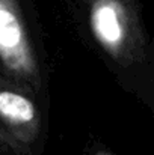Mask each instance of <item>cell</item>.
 <instances>
[{
  "label": "cell",
  "mask_w": 154,
  "mask_h": 155,
  "mask_svg": "<svg viewBox=\"0 0 154 155\" xmlns=\"http://www.w3.org/2000/svg\"><path fill=\"white\" fill-rule=\"evenodd\" d=\"M41 133V114L32 94L0 77V145L29 152Z\"/></svg>",
  "instance_id": "3"
},
{
  "label": "cell",
  "mask_w": 154,
  "mask_h": 155,
  "mask_svg": "<svg viewBox=\"0 0 154 155\" xmlns=\"http://www.w3.org/2000/svg\"><path fill=\"white\" fill-rule=\"evenodd\" d=\"M86 24L109 59L132 68L145 57V32L138 0H80Z\"/></svg>",
  "instance_id": "1"
},
{
  "label": "cell",
  "mask_w": 154,
  "mask_h": 155,
  "mask_svg": "<svg viewBox=\"0 0 154 155\" xmlns=\"http://www.w3.org/2000/svg\"><path fill=\"white\" fill-rule=\"evenodd\" d=\"M97 155H110V154H106V152H100V154H97Z\"/></svg>",
  "instance_id": "4"
},
{
  "label": "cell",
  "mask_w": 154,
  "mask_h": 155,
  "mask_svg": "<svg viewBox=\"0 0 154 155\" xmlns=\"http://www.w3.org/2000/svg\"><path fill=\"white\" fill-rule=\"evenodd\" d=\"M0 66L6 78L29 94L41 91V65L27 30L23 0H0Z\"/></svg>",
  "instance_id": "2"
}]
</instances>
